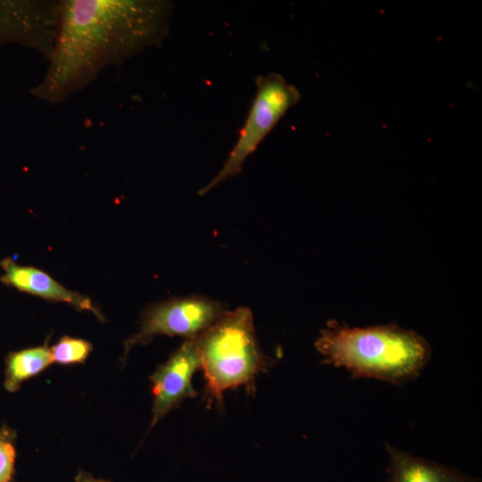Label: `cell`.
Returning a JSON list of instances; mask_svg holds the SVG:
<instances>
[{"label":"cell","mask_w":482,"mask_h":482,"mask_svg":"<svg viewBox=\"0 0 482 482\" xmlns=\"http://www.w3.org/2000/svg\"><path fill=\"white\" fill-rule=\"evenodd\" d=\"M173 4L165 0H61L48 64L33 96L60 104L108 66L160 46Z\"/></svg>","instance_id":"cell-1"},{"label":"cell","mask_w":482,"mask_h":482,"mask_svg":"<svg viewBox=\"0 0 482 482\" xmlns=\"http://www.w3.org/2000/svg\"><path fill=\"white\" fill-rule=\"evenodd\" d=\"M314 345L324 362L345 369L353 378L395 385L417 378L431 353L420 335L394 324L356 328L329 321Z\"/></svg>","instance_id":"cell-2"},{"label":"cell","mask_w":482,"mask_h":482,"mask_svg":"<svg viewBox=\"0 0 482 482\" xmlns=\"http://www.w3.org/2000/svg\"><path fill=\"white\" fill-rule=\"evenodd\" d=\"M196 341L207 391L219 403L225 390L252 386L255 376L268 364L247 307L225 311Z\"/></svg>","instance_id":"cell-3"},{"label":"cell","mask_w":482,"mask_h":482,"mask_svg":"<svg viewBox=\"0 0 482 482\" xmlns=\"http://www.w3.org/2000/svg\"><path fill=\"white\" fill-rule=\"evenodd\" d=\"M255 85L256 94L236 144L220 170L198 191L199 195L240 173L246 159L301 98L298 89L275 72L258 76Z\"/></svg>","instance_id":"cell-4"},{"label":"cell","mask_w":482,"mask_h":482,"mask_svg":"<svg viewBox=\"0 0 482 482\" xmlns=\"http://www.w3.org/2000/svg\"><path fill=\"white\" fill-rule=\"evenodd\" d=\"M225 312L224 306L201 295L171 298L149 305L141 316L139 330L124 343V355L137 345H146L165 335L195 338Z\"/></svg>","instance_id":"cell-5"},{"label":"cell","mask_w":482,"mask_h":482,"mask_svg":"<svg viewBox=\"0 0 482 482\" xmlns=\"http://www.w3.org/2000/svg\"><path fill=\"white\" fill-rule=\"evenodd\" d=\"M201 369V354L196 337L185 342L150 377L153 419L151 428L185 399L197 395L192 378Z\"/></svg>","instance_id":"cell-6"},{"label":"cell","mask_w":482,"mask_h":482,"mask_svg":"<svg viewBox=\"0 0 482 482\" xmlns=\"http://www.w3.org/2000/svg\"><path fill=\"white\" fill-rule=\"evenodd\" d=\"M0 265L4 270L0 280L4 285L48 301L69 303L79 311L91 312L101 321L104 320L103 313L89 297L66 288L43 270L20 265L10 257L3 259Z\"/></svg>","instance_id":"cell-7"},{"label":"cell","mask_w":482,"mask_h":482,"mask_svg":"<svg viewBox=\"0 0 482 482\" xmlns=\"http://www.w3.org/2000/svg\"><path fill=\"white\" fill-rule=\"evenodd\" d=\"M386 451L389 466L385 482H480L460 470L414 456L388 443Z\"/></svg>","instance_id":"cell-8"},{"label":"cell","mask_w":482,"mask_h":482,"mask_svg":"<svg viewBox=\"0 0 482 482\" xmlns=\"http://www.w3.org/2000/svg\"><path fill=\"white\" fill-rule=\"evenodd\" d=\"M53 362L46 343L9 353L5 359L4 388L11 393L18 391L24 381L37 376Z\"/></svg>","instance_id":"cell-9"},{"label":"cell","mask_w":482,"mask_h":482,"mask_svg":"<svg viewBox=\"0 0 482 482\" xmlns=\"http://www.w3.org/2000/svg\"><path fill=\"white\" fill-rule=\"evenodd\" d=\"M93 349L85 339L64 336L50 347L53 362L61 365L81 364Z\"/></svg>","instance_id":"cell-10"},{"label":"cell","mask_w":482,"mask_h":482,"mask_svg":"<svg viewBox=\"0 0 482 482\" xmlns=\"http://www.w3.org/2000/svg\"><path fill=\"white\" fill-rule=\"evenodd\" d=\"M16 433L7 426L0 428V482H15Z\"/></svg>","instance_id":"cell-11"},{"label":"cell","mask_w":482,"mask_h":482,"mask_svg":"<svg viewBox=\"0 0 482 482\" xmlns=\"http://www.w3.org/2000/svg\"><path fill=\"white\" fill-rule=\"evenodd\" d=\"M75 482H111L102 478H96L85 470H79L74 478Z\"/></svg>","instance_id":"cell-12"}]
</instances>
